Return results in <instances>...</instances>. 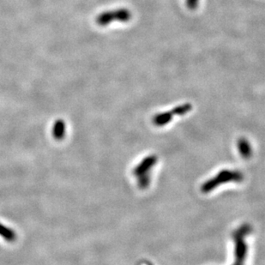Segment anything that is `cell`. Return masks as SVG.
<instances>
[{
	"label": "cell",
	"mask_w": 265,
	"mask_h": 265,
	"mask_svg": "<svg viewBox=\"0 0 265 265\" xmlns=\"http://www.w3.org/2000/svg\"><path fill=\"white\" fill-rule=\"evenodd\" d=\"M173 116H174V112H163V113H160V114H157L154 118V124L156 125V126H164L171 120Z\"/></svg>",
	"instance_id": "obj_2"
},
{
	"label": "cell",
	"mask_w": 265,
	"mask_h": 265,
	"mask_svg": "<svg viewBox=\"0 0 265 265\" xmlns=\"http://www.w3.org/2000/svg\"><path fill=\"white\" fill-rule=\"evenodd\" d=\"M132 18V13L126 8H119L117 10L104 11L96 18V23L101 27H106L107 25L112 23L113 22H127Z\"/></svg>",
	"instance_id": "obj_1"
},
{
	"label": "cell",
	"mask_w": 265,
	"mask_h": 265,
	"mask_svg": "<svg viewBox=\"0 0 265 265\" xmlns=\"http://www.w3.org/2000/svg\"><path fill=\"white\" fill-rule=\"evenodd\" d=\"M199 1L200 0H185V4L189 10L194 11L199 7Z\"/></svg>",
	"instance_id": "obj_3"
}]
</instances>
